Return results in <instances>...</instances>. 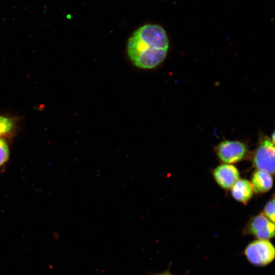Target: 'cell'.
<instances>
[{"mask_svg":"<svg viewBox=\"0 0 275 275\" xmlns=\"http://www.w3.org/2000/svg\"><path fill=\"white\" fill-rule=\"evenodd\" d=\"M251 183L253 191L257 194H261L272 187L273 179L269 173L258 170L253 173Z\"/></svg>","mask_w":275,"mask_h":275,"instance_id":"7","label":"cell"},{"mask_svg":"<svg viewBox=\"0 0 275 275\" xmlns=\"http://www.w3.org/2000/svg\"><path fill=\"white\" fill-rule=\"evenodd\" d=\"M152 275H173L170 271L166 270Z\"/></svg>","mask_w":275,"mask_h":275,"instance_id":"12","label":"cell"},{"mask_svg":"<svg viewBox=\"0 0 275 275\" xmlns=\"http://www.w3.org/2000/svg\"><path fill=\"white\" fill-rule=\"evenodd\" d=\"M231 194L237 201L246 204L253 195L251 183L244 179H239L232 187Z\"/></svg>","mask_w":275,"mask_h":275,"instance_id":"8","label":"cell"},{"mask_svg":"<svg viewBox=\"0 0 275 275\" xmlns=\"http://www.w3.org/2000/svg\"><path fill=\"white\" fill-rule=\"evenodd\" d=\"M215 180L223 188L228 189L239 179L237 169L231 164H223L217 167L213 172Z\"/></svg>","mask_w":275,"mask_h":275,"instance_id":"6","label":"cell"},{"mask_svg":"<svg viewBox=\"0 0 275 275\" xmlns=\"http://www.w3.org/2000/svg\"><path fill=\"white\" fill-rule=\"evenodd\" d=\"M9 156L10 151L8 143L5 139L0 138V167L7 162Z\"/></svg>","mask_w":275,"mask_h":275,"instance_id":"10","label":"cell"},{"mask_svg":"<svg viewBox=\"0 0 275 275\" xmlns=\"http://www.w3.org/2000/svg\"><path fill=\"white\" fill-rule=\"evenodd\" d=\"M16 121L13 118L0 116V137L11 135L14 131Z\"/></svg>","mask_w":275,"mask_h":275,"instance_id":"9","label":"cell"},{"mask_svg":"<svg viewBox=\"0 0 275 275\" xmlns=\"http://www.w3.org/2000/svg\"><path fill=\"white\" fill-rule=\"evenodd\" d=\"M243 254L253 265L264 267L274 260L275 249L269 240L257 239L247 245Z\"/></svg>","mask_w":275,"mask_h":275,"instance_id":"2","label":"cell"},{"mask_svg":"<svg viewBox=\"0 0 275 275\" xmlns=\"http://www.w3.org/2000/svg\"><path fill=\"white\" fill-rule=\"evenodd\" d=\"M244 235H251L258 239L269 240L274 236V223L264 214L260 213L251 217L243 229Z\"/></svg>","mask_w":275,"mask_h":275,"instance_id":"4","label":"cell"},{"mask_svg":"<svg viewBox=\"0 0 275 275\" xmlns=\"http://www.w3.org/2000/svg\"><path fill=\"white\" fill-rule=\"evenodd\" d=\"M263 213L270 221L274 222V199L273 197L265 205Z\"/></svg>","mask_w":275,"mask_h":275,"instance_id":"11","label":"cell"},{"mask_svg":"<svg viewBox=\"0 0 275 275\" xmlns=\"http://www.w3.org/2000/svg\"><path fill=\"white\" fill-rule=\"evenodd\" d=\"M253 163L258 170L270 174L274 173V146L267 136H260L259 144L253 155Z\"/></svg>","mask_w":275,"mask_h":275,"instance_id":"3","label":"cell"},{"mask_svg":"<svg viewBox=\"0 0 275 275\" xmlns=\"http://www.w3.org/2000/svg\"><path fill=\"white\" fill-rule=\"evenodd\" d=\"M169 41L164 29L159 25L147 24L136 30L129 37L127 53L136 67L151 69L166 59Z\"/></svg>","mask_w":275,"mask_h":275,"instance_id":"1","label":"cell"},{"mask_svg":"<svg viewBox=\"0 0 275 275\" xmlns=\"http://www.w3.org/2000/svg\"><path fill=\"white\" fill-rule=\"evenodd\" d=\"M271 141L273 143H274V133H272Z\"/></svg>","mask_w":275,"mask_h":275,"instance_id":"13","label":"cell"},{"mask_svg":"<svg viewBox=\"0 0 275 275\" xmlns=\"http://www.w3.org/2000/svg\"><path fill=\"white\" fill-rule=\"evenodd\" d=\"M218 158L225 163L238 162L245 157L248 152L246 145L237 141L225 140L221 142L215 148Z\"/></svg>","mask_w":275,"mask_h":275,"instance_id":"5","label":"cell"}]
</instances>
